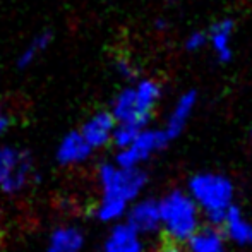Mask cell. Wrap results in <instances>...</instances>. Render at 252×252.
<instances>
[{
    "mask_svg": "<svg viewBox=\"0 0 252 252\" xmlns=\"http://www.w3.org/2000/svg\"><path fill=\"white\" fill-rule=\"evenodd\" d=\"M129 204L117 199H108V197H100V201L94 206V218L101 223H117L126 216Z\"/></svg>",
    "mask_w": 252,
    "mask_h": 252,
    "instance_id": "e0dca14e",
    "label": "cell"
},
{
    "mask_svg": "<svg viewBox=\"0 0 252 252\" xmlns=\"http://www.w3.org/2000/svg\"><path fill=\"white\" fill-rule=\"evenodd\" d=\"M170 139L165 134L163 129H150L144 127L139 134H137L136 141L130 146L117 150L115 163L124 168H134V166H141L146 163L153 155L163 151L168 146Z\"/></svg>",
    "mask_w": 252,
    "mask_h": 252,
    "instance_id": "277c9868",
    "label": "cell"
},
{
    "mask_svg": "<svg viewBox=\"0 0 252 252\" xmlns=\"http://www.w3.org/2000/svg\"><path fill=\"white\" fill-rule=\"evenodd\" d=\"M52 41H53V33L50 30H45V31H41V33H38L36 36L26 45V48L21 52V55L17 57V67H19V69L30 67L41 53L47 52V48L52 45Z\"/></svg>",
    "mask_w": 252,
    "mask_h": 252,
    "instance_id": "2e32d148",
    "label": "cell"
},
{
    "mask_svg": "<svg viewBox=\"0 0 252 252\" xmlns=\"http://www.w3.org/2000/svg\"><path fill=\"white\" fill-rule=\"evenodd\" d=\"M187 192L199 206L209 225L221 228L235 199V186L232 180L216 172L194 173L187 182Z\"/></svg>",
    "mask_w": 252,
    "mask_h": 252,
    "instance_id": "6da1fadb",
    "label": "cell"
},
{
    "mask_svg": "<svg viewBox=\"0 0 252 252\" xmlns=\"http://www.w3.org/2000/svg\"><path fill=\"white\" fill-rule=\"evenodd\" d=\"M10 126V117L7 115L5 112H3L2 108H0V137L3 136V134L7 132V129H9Z\"/></svg>",
    "mask_w": 252,
    "mask_h": 252,
    "instance_id": "7402d4cb",
    "label": "cell"
},
{
    "mask_svg": "<svg viewBox=\"0 0 252 252\" xmlns=\"http://www.w3.org/2000/svg\"><path fill=\"white\" fill-rule=\"evenodd\" d=\"M86 235L76 225H60L53 228L43 252H83Z\"/></svg>",
    "mask_w": 252,
    "mask_h": 252,
    "instance_id": "7c38bea8",
    "label": "cell"
},
{
    "mask_svg": "<svg viewBox=\"0 0 252 252\" xmlns=\"http://www.w3.org/2000/svg\"><path fill=\"white\" fill-rule=\"evenodd\" d=\"M110 112L115 117L117 122H127V124H136L139 127H148L150 120L139 112L136 105V93H134V86H126L115 94L112 100Z\"/></svg>",
    "mask_w": 252,
    "mask_h": 252,
    "instance_id": "8fae6325",
    "label": "cell"
},
{
    "mask_svg": "<svg viewBox=\"0 0 252 252\" xmlns=\"http://www.w3.org/2000/svg\"><path fill=\"white\" fill-rule=\"evenodd\" d=\"M208 43H209L208 30H194L187 34L186 41H184V48L189 53H196L202 50Z\"/></svg>",
    "mask_w": 252,
    "mask_h": 252,
    "instance_id": "ffe728a7",
    "label": "cell"
},
{
    "mask_svg": "<svg viewBox=\"0 0 252 252\" xmlns=\"http://www.w3.org/2000/svg\"><path fill=\"white\" fill-rule=\"evenodd\" d=\"M251 141H252V127H251Z\"/></svg>",
    "mask_w": 252,
    "mask_h": 252,
    "instance_id": "d4e9b609",
    "label": "cell"
},
{
    "mask_svg": "<svg viewBox=\"0 0 252 252\" xmlns=\"http://www.w3.org/2000/svg\"><path fill=\"white\" fill-rule=\"evenodd\" d=\"M155 28H156V30H165L166 24L163 23V19H158V21H156V23H155Z\"/></svg>",
    "mask_w": 252,
    "mask_h": 252,
    "instance_id": "cb8c5ba5",
    "label": "cell"
},
{
    "mask_svg": "<svg viewBox=\"0 0 252 252\" xmlns=\"http://www.w3.org/2000/svg\"><path fill=\"white\" fill-rule=\"evenodd\" d=\"M115 70L124 79H137V69L132 65V62H129L127 59L115 60Z\"/></svg>",
    "mask_w": 252,
    "mask_h": 252,
    "instance_id": "44dd1931",
    "label": "cell"
},
{
    "mask_svg": "<svg viewBox=\"0 0 252 252\" xmlns=\"http://www.w3.org/2000/svg\"><path fill=\"white\" fill-rule=\"evenodd\" d=\"M158 252H184V249L180 247V244L175 242H168L166 246H163Z\"/></svg>",
    "mask_w": 252,
    "mask_h": 252,
    "instance_id": "603a6c76",
    "label": "cell"
},
{
    "mask_svg": "<svg viewBox=\"0 0 252 252\" xmlns=\"http://www.w3.org/2000/svg\"><path fill=\"white\" fill-rule=\"evenodd\" d=\"M101 252H144L143 235L127 221H117L106 235Z\"/></svg>",
    "mask_w": 252,
    "mask_h": 252,
    "instance_id": "9c48e42d",
    "label": "cell"
},
{
    "mask_svg": "<svg viewBox=\"0 0 252 252\" xmlns=\"http://www.w3.org/2000/svg\"><path fill=\"white\" fill-rule=\"evenodd\" d=\"M126 221L143 237L156 235L158 232H161L159 202L151 197L130 202L126 213Z\"/></svg>",
    "mask_w": 252,
    "mask_h": 252,
    "instance_id": "5b68a950",
    "label": "cell"
},
{
    "mask_svg": "<svg viewBox=\"0 0 252 252\" xmlns=\"http://www.w3.org/2000/svg\"><path fill=\"white\" fill-rule=\"evenodd\" d=\"M220 252H225V251H220Z\"/></svg>",
    "mask_w": 252,
    "mask_h": 252,
    "instance_id": "484cf974",
    "label": "cell"
},
{
    "mask_svg": "<svg viewBox=\"0 0 252 252\" xmlns=\"http://www.w3.org/2000/svg\"><path fill=\"white\" fill-rule=\"evenodd\" d=\"M96 177L101 197L117 199L127 202V204L139 199L148 184V173L141 166L124 168V166L117 165L115 161L101 163L98 166Z\"/></svg>",
    "mask_w": 252,
    "mask_h": 252,
    "instance_id": "3957f363",
    "label": "cell"
},
{
    "mask_svg": "<svg viewBox=\"0 0 252 252\" xmlns=\"http://www.w3.org/2000/svg\"><path fill=\"white\" fill-rule=\"evenodd\" d=\"M94 150L90 146L81 130H69L60 139L59 146L55 150V159L60 166H79L91 159Z\"/></svg>",
    "mask_w": 252,
    "mask_h": 252,
    "instance_id": "8992f818",
    "label": "cell"
},
{
    "mask_svg": "<svg viewBox=\"0 0 252 252\" xmlns=\"http://www.w3.org/2000/svg\"><path fill=\"white\" fill-rule=\"evenodd\" d=\"M233 33H235V21L232 17H223L216 21L208 30L209 45L213 48L216 60L220 63H230L233 59Z\"/></svg>",
    "mask_w": 252,
    "mask_h": 252,
    "instance_id": "30bf717a",
    "label": "cell"
},
{
    "mask_svg": "<svg viewBox=\"0 0 252 252\" xmlns=\"http://www.w3.org/2000/svg\"><path fill=\"white\" fill-rule=\"evenodd\" d=\"M117 120L112 115L110 110H100V112L93 113L86 122L81 126V134L84 139L90 143V146L94 151L103 150L108 144H112V136L115 130Z\"/></svg>",
    "mask_w": 252,
    "mask_h": 252,
    "instance_id": "52a82bcc",
    "label": "cell"
},
{
    "mask_svg": "<svg viewBox=\"0 0 252 252\" xmlns=\"http://www.w3.org/2000/svg\"><path fill=\"white\" fill-rule=\"evenodd\" d=\"M144 127H139L136 124H127V122H117L115 130H113L112 136V144L117 148V150H122V148H127L136 141L137 134L143 130Z\"/></svg>",
    "mask_w": 252,
    "mask_h": 252,
    "instance_id": "ac0fdd59",
    "label": "cell"
},
{
    "mask_svg": "<svg viewBox=\"0 0 252 252\" xmlns=\"http://www.w3.org/2000/svg\"><path fill=\"white\" fill-rule=\"evenodd\" d=\"M197 100H199L197 91L189 90L180 94L179 100L175 101L172 112L168 113L165 127H163V130H165V134L168 136L170 141L182 136V132L186 130L187 124H189L190 117H192L194 110H196V106H197Z\"/></svg>",
    "mask_w": 252,
    "mask_h": 252,
    "instance_id": "ba28073f",
    "label": "cell"
},
{
    "mask_svg": "<svg viewBox=\"0 0 252 252\" xmlns=\"http://www.w3.org/2000/svg\"><path fill=\"white\" fill-rule=\"evenodd\" d=\"M225 235L220 226H201L189 240H187V249L189 252H220L225 251Z\"/></svg>",
    "mask_w": 252,
    "mask_h": 252,
    "instance_id": "9a60e30c",
    "label": "cell"
},
{
    "mask_svg": "<svg viewBox=\"0 0 252 252\" xmlns=\"http://www.w3.org/2000/svg\"><path fill=\"white\" fill-rule=\"evenodd\" d=\"M34 177H36V172H34L33 158H31L30 153L24 151L23 158L19 159L16 168L10 172V175L5 179V182L0 186V190L3 194H7V196H16V194H21L33 184Z\"/></svg>",
    "mask_w": 252,
    "mask_h": 252,
    "instance_id": "5bb4252c",
    "label": "cell"
},
{
    "mask_svg": "<svg viewBox=\"0 0 252 252\" xmlns=\"http://www.w3.org/2000/svg\"><path fill=\"white\" fill-rule=\"evenodd\" d=\"M223 235L239 247H252V223L244 216L242 209L233 204L221 225Z\"/></svg>",
    "mask_w": 252,
    "mask_h": 252,
    "instance_id": "4fadbf2b",
    "label": "cell"
},
{
    "mask_svg": "<svg viewBox=\"0 0 252 252\" xmlns=\"http://www.w3.org/2000/svg\"><path fill=\"white\" fill-rule=\"evenodd\" d=\"M159 202V220L161 232L168 242L187 244V240L201 228V209L189 192L173 189L161 197Z\"/></svg>",
    "mask_w": 252,
    "mask_h": 252,
    "instance_id": "7a4b0ae2",
    "label": "cell"
},
{
    "mask_svg": "<svg viewBox=\"0 0 252 252\" xmlns=\"http://www.w3.org/2000/svg\"><path fill=\"white\" fill-rule=\"evenodd\" d=\"M24 151L12 146H0V186L5 182V179L10 175L19 159L23 158Z\"/></svg>",
    "mask_w": 252,
    "mask_h": 252,
    "instance_id": "d6986e66",
    "label": "cell"
}]
</instances>
